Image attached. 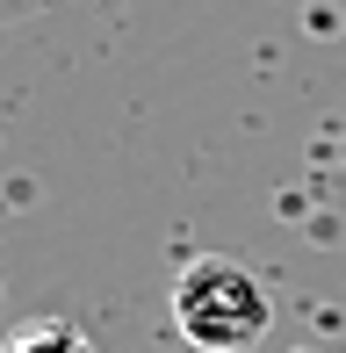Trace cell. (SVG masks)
Listing matches in <instances>:
<instances>
[{
    "label": "cell",
    "instance_id": "1",
    "mask_svg": "<svg viewBox=\"0 0 346 353\" xmlns=\"http://www.w3.org/2000/svg\"><path fill=\"white\" fill-rule=\"evenodd\" d=\"M274 325V303H267V281L238 260H202L181 267L173 281V332H181L195 353H253Z\"/></svg>",
    "mask_w": 346,
    "mask_h": 353
},
{
    "label": "cell",
    "instance_id": "2",
    "mask_svg": "<svg viewBox=\"0 0 346 353\" xmlns=\"http://www.w3.org/2000/svg\"><path fill=\"white\" fill-rule=\"evenodd\" d=\"M8 353H94V339L80 325H65V317H37V325H22L8 339Z\"/></svg>",
    "mask_w": 346,
    "mask_h": 353
}]
</instances>
